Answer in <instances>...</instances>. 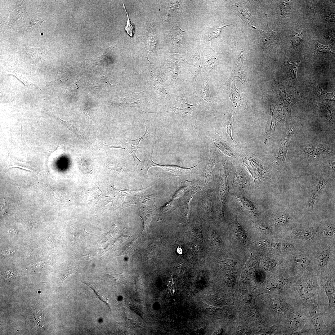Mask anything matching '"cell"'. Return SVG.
<instances>
[{"instance_id": "21", "label": "cell", "mask_w": 335, "mask_h": 335, "mask_svg": "<svg viewBox=\"0 0 335 335\" xmlns=\"http://www.w3.org/2000/svg\"><path fill=\"white\" fill-rule=\"evenodd\" d=\"M246 181L245 176L241 170H237L234 177V183L243 189L246 183Z\"/></svg>"}, {"instance_id": "14", "label": "cell", "mask_w": 335, "mask_h": 335, "mask_svg": "<svg viewBox=\"0 0 335 335\" xmlns=\"http://www.w3.org/2000/svg\"><path fill=\"white\" fill-rule=\"evenodd\" d=\"M324 288L328 299L329 307H334L335 286L333 282L331 280L327 281L325 284Z\"/></svg>"}, {"instance_id": "32", "label": "cell", "mask_w": 335, "mask_h": 335, "mask_svg": "<svg viewBox=\"0 0 335 335\" xmlns=\"http://www.w3.org/2000/svg\"><path fill=\"white\" fill-rule=\"evenodd\" d=\"M315 49L317 51L319 52L321 51L325 53L331 52V51L329 49L328 46H324L323 45H320L319 44H318L316 45Z\"/></svg>"}, {"instance_id": "22", "label": "cell", "mask_w": 335, "mask_h": 335, "mask_svg": "<svg viewBox=\"0 0 335 335\" xmlns=\"http://www.w3.org/2000/svg\"><path fill=\"white\" fill-rule=\"evenodd\" d=\"M108 281L114 284H119L123 283L125 280L124 273L112 274L107 276Z\"/></svg>"}, {"instance_id": "20", "label": "cell", "mask_w": 335, "mask_h": 335, "mask_svg": "<svg viewBox=\"0 0 335 335\" xmlns=\"http://www.w3.org/2000/svg\"><path fill=\"white\" fill-rule=\"evenodd\" d=\"M212 140L214 142L215 145L224 154L229 156L232 155V153L231 150L224 141L215 138L213 139Z\"/></svg>"}, {"instance_id": "39", "label": "cell", "mask_w": 335, "mask_h": 335, "mask_svg": "<svg viewBox=\"0 0 335 335\" xmlns=\"http://www.w3.org/2000/svg\"><path fill=\"white\" fill-rule=\"evenodd\" d=\"M333 231L331 229H326L324 232V235L327 237L331 236L333 235Z\"/></svg>"}, {"instance_id": "12", "label": "cell", "mask_w": 335, "mask_h": 335, "mask_svg": "<svg viewBox=\"0 0 335 335\" xmlns=\"http://www.w3.org/2000/svg\"><path fill=\"white\" fill-rule=\"evenodd\" d=\"M329 180L326 178L322 177L319 180L312 194L309 203V206L313 208L315 201L319 198L326 185Z\"/></svg>"}, {"instance_id": "38", "label": "cell", "mask_w": 335, "mask_h": 335, "mask_svg": "<svg viewBox=\"0 0 335 335\" xmlns=\"http://www.w3.org/2000/svg\"><path fill=\"white\" fill-rule=\"evenodd\" d=\"M317 1H309L307 3L308 7L312 11H313L314 12Z\"/></svg>"}, {"instance_id": "43", "label": "cell", "mask_w": 335, "mask_h": 335, "mask_svg": "<svg viewBox=\"0 0 335 335\" xmlns=\"http://www.w3.org/2000/svg\"><path fill=\"white\" fill-rule=\"evenodd\" d=\"M19 167V168H23V169H25V170H30V171H32V170H30V169H28V168H24V167H21V166H11V167Z\"/></svg>"}, {"instance_id": "30", "label": "cell", "mask_w": 335, "mask_h": 335, "mask_svg": "<svg viewBox=\"0 0 335 335\" xmlns=\"http://www.w3.org/2000/svg\"><path fill=\"white\" fill-rule=\"evenodd\" d=\"M234 261L230 259H226L221 262V266L224 269L229 270L234 266Z\"/></svg>"}, {"instance_id": "23", "label": "cell", "mask_w": 335, "mask_h": 335, "mask_svg": "<svg viewBox=\"0 0 335 335\" xmlns=\"http://www.w3.org/2000/svg\"><path fill=\"white\" fill-rule=\"evenodd\" d=\"M123 7L126 13L127 20L126 23V25L125 27V30L127 32V34H128L130 37H132L133 36V34H134V27L133 25L132 24L131 22L130 21L128 15L127 13L126 10L125 9V7L123 3Z\"/></svg>"}, {"instance_id": "34", "label": "cell", "mask_w": 335, "mask_h": 335, "mask_svg": "<svg viewBox=\"0 0 335 335\" xmlns=\"http://www.w3.org/2000/svg\"><path fill=\"white\" fill-rule=\"evenodd\" d=\"M188 232L191 233L193 235L196 236L198 238L200 239L203 238L202 234L201 231L199 230L194 228Z\"/></svg>"}, {"instance_id": "35", "label": "cell", "mask_w": 335, "mask_h": 335, "mask_svg": "<svg viewBox=\"0 0 335 335\" xmlns=\"http://www.w3.org/2000/svg\"><path fill=\"white\" fill-rule=\"evenodd\" d=\"M254 227L259 231L263 233H268L270 232V230L267 227L261 225H256Z\"/></svg>"}, {"instance_id": "42", "label": "cell", "mask_w": 335, "mask_h": 335, "mask_svg": "<svg viewBox=\"0 0 335 335\" xmlns=\"http://www.w3.org/2000/svg\"><path fill=\"white\" fill-rule=\"evenodd\" d=\"M44 264V262H40L37 263L36 264H34V265L31 266H30V267H33V268L34 267V268H36V267H39L40 266H42Z\"/></svg>"}, {"instance_id": "27", "label": "cell", "mask_w": 335, "mask_h": 335, "mask_svg": "<svg viewBox=\"0 0 335 335\" xmlns=\"http://www.w3.org/2000/svg\"><path fill=\"white\" fill-rule=\"evenodd\" d=\"M299 62L300 61L296 63H290L289 61H287V65L289 72L292 78H296V72Z\"/></svg>"}, {"instance_id": "24", "label": "cell", "mask_w": 335, "mask_h": 335, "mask_svg": "<svg viewBox=\"0 0 335 335\" xmlns=\"http://www.w3.org/2000/svg\"><path fill=\"white\" fill-rule=\"evenodd\" d=\"M231 25L224 26L220 27H216L211 29L209 35V40H211L214 38H217L221 39L220 34L221 31L224 27L230 26Z\"/></svg>"}, {"instance_id": "41", "label": "cell", "mask_w": 335, "mask_h": 335, "mask_svg": "<svg viewBox=\"0 0 335 335\" xmlns=\"http://www.w3.org/2000/svg\"><path fill=\"white\" fill-rule=\"evenodd\" d=\"M4 277L6 278H9L10 277H12L13 274L12 272L10 271H7L3 274Z\"/></svg>"}, {"instance_id": "4", "label": "cell", "mask_w": 335, "mask_h": 335, "mask_svg": "<svg viewBox=\"0 0 335 335\" xmlns=\"http://www.w3.org/2000/svg\"><path fill=\"white\" fill-rule=\"evenodd\" d=\"M196 86L195 89L196 95L198 96L199 101L203 106H210L213 105V100L210 90L208 81L207 77L199 74L195 83Z\"/></svg>"}, {"instance_id": "13", "label": "cell", "mask_w": 335, "mask_h": 335, "mask_svg": "<svg viewBox=\"0 0 335 335\" xmlns=\"http://www.w3.org/2000/svg\"><path fill=\"white\" fill-rule=\"evenodd\" d=\"M242 64L243 62L236 60L234 62V69L232 70L231 74L234 77L238 78L243 85H248L242 68Z\"/></svg>"}, {"instance_id": "40", "label": "cell", "mask_w": 335, "mask_h": 335, "mask_svg": "<svg viewBox=\"0 0 335 335\" xmlns=\"http://www.w3.org/2000/svg\"><path fill=\"white\" fill-rule=\"evenodd\" d=\"M325 19V20L327 22L330 21L334 22V16H332V15L328 16L326 17Z\"/></svg>"}, {"instance_id": "29", "label": "cell", "mask_w": 335, "mask_h": 335, "mask_svg": "<svg viewBox=\"0 0 335 335\" xmlns=\"http://www.w3.org/2000/svg\"><path fill=\"white\" fill-rule=\"evenodd\" d=\"M287 219L286 216L284 214H280L276 216L274 219V223L276 225H282L287 223Z\"/></svg>"}, {"instance_id": "10", "label": "cell", "mask_w": 335, "mask_h": 335, "mask_svg": "<svg viewBox=\"0 0 335 335\" xmlns=\"http://www.w3.org/2000/svg\"><path fill=\"white\" fill-rule=\"evenodd\" d=\"M234 121L233 112L230 111L226 122L224 123L221 132L225 136L227 140L230 142L238 144L233 138L231 135L232 125Z\"/></svg>"}, {"instance_id": "37", "label": "cell", "mask_w": 335, "mask_h": 335, "mask_svg": "<svg viewBox=\"0 0 335 335\" xmlns=\"http://www.w3.org/2000/svg\"><path fill=\"white\" fill-rule=\"evenodd\" d=\"M299 233L300 236V237L304 238H309L311 236V233L307 231L301 232Z\"/></svg>"}, {"instance_id": "19", "label": "cell", "mask_w": 335, "mask_h": 335, "mask_svg": "<svg viewBox=\"0 0 335 335\" xmlns=\"http://www.w3.org/2000/svg\"><path fill=\"white\" fill-rule=\"evenodd\" d=\"M324 149L319 147H307L304 148L303 150L310 155L316 157L327 153V151Z\"/></svg>"}, {"instance_id": "8", "label": "cell", "mask_w": 335, "mask_h": 335, "mask_svg": "<svg viewBox=\"0 0 335 335\" xmlns=\"http://www.w3.org/2000/svg\"><path fill=\"white\" fill-rule=\"evenodd\" d=\"M138 215L143 222V228L141 233L146 235L148 234L149 227L154 216V208L150 206L142 208L140 209Z\"/></svg>"}, {"instance_id": "6", "label": "cell", "mask_w": 335, "mask_h": 335, "mask_svg": "<svg viewBox=\"0 0 335 335\" xmlns=\"http://www.w3.org/2000/svg\"><path fill=\"white\" fill-rule=\"evenodd\" d=\"M148 128H147L145 125V130L144 134L141 137L135 140H125L123 144L120 146H107L109 148H118L125 150L132 157L135 164H138L141 161L137 157L136 152L137 150L139 148H141L139 145L140 141L146 137V135L148 133Z\"/></svg>"}, {"instance_id": "36", "label": "cell", "mask_w": 335, "mask_h": 335, "mask_svg": "<svg viewBox=\"0 0 335 335\" xmlns=\"http://www.w3.org/2000/svg\"><path fill=\"white\" fill-rule=\"evenodd\" d=\"M75 272V270L72 268H68L66 269L64 272L63 275V280H65L66 278L70 275L73 274Z\"/></svg>"}, {"instance_id": "25", "label": "cell", "mask_w": 335, "mask_h": 335, "mask_svg": "<svg viewBox=\"0 0 335 335\" xmlns=\"http://www.w3.org/2000/svg\"><path fill=\"white\" fill-rule=\"evenodd\" d=\"M302 34L301 30H296L291 37V41L293 47L298 45L302 40Z\"/></svg>"}, {"instance_id": "17", "label": "cell", "mask_w": 335, "mask_h": 335, "mask_svg": "<svg viewBox=\"0 0 335 335\" xmlns=\"http://www.w3.org/2000/svg\"><path fill=\"white\" fill-rule=\"evenodd\" d=\"M237 199L241 205L252 215H255L256 214L255 208L250 201L247 198L242 197H237Z\"/></svg>"}, {"instance_id": "11", "label": "cell", "mask_w": 335, "mask_h": 335, "mask_svg": "<svg viewBox=\"0 0 335 335\" xmlns=\"http://www.w3.org/2000/svg\"><path fill=\"white\" fill-rule=\"evenodd\" d=\"M154 202L153 197L148 194H141L136 196L129 201L124 203L122 208L137 204H146L151 205H153Z\"/></svg>"}, {"instance_id": "45", "label": "cell", "mask_w": 335, "mask_h": 335, "mask_svg": "<svg viewBox=\"0 0 335 335\" xmlns=\"http://www.w3.org/2000/svg\"><path fill=\"white\" fill-rule=\"evenodd\" d=\"M21 130H22V127H21V136H22V131H21Z\"/></svg>"}, {"instance_id": "16", "label": "cell", "mask_w": 335, "mask_h": 335, "mask_svg": "<svg viewBox=\"0 0 335 335\" xmlns=\"http://www.w3.org/2000/svg\"><path fill=\"white\" fill-rule=\"evenodd\" d=\"M298 288L301 296L305 299H309L314 296L312 288L309 284L302 283L299 285Z\"/></svg>"}, {"instance_id": "2", "label": "cell", "mask_w": 335, "mask_h": 335, "mask_svg": "<svg viewBox=\"0 0 335 335\" xmlns=\"http://www.w3.org/2000/svg\"><path fill=\"white\" fill-rule=\"evenodd\" d=\"M153 151L146 155L144 161L141 162L140 168L143 174L147 176L148 171L151 167L156 166L161 168L166 171L169 172L176 175H183L191 172L195 166L190 168H183L178 166L165 165L158 164L153 161L152 154Z\"/></svg>"}, {"instance_id": "26", "label": "cell", "mask_w": 335, "mask_h": 335, "mask_svg": "<svg viewBox=\"0 0 335 335\" xmlns=\"http://www.w3.org/2000/svg\"><path fill=\"white\" fill-rule=\"evenodd\" d=\"M329 257V252L325 250L323 252L319 262V266L321 268H324L327 263Z\"/></svg>"}, {"instance_id": "3", "label": "cell", "mask_w": 335, "mask_h": 335, "mask_svg": "<svg viewBox=\"0 0 335 335\" xmlns=\"http://www.w3.org/2000/svg\"><path fill=\"white\" fill-rule=\"evenodd\" d=\"M231 75L228 80L221 87L229 96L232 105L235 109H239L243 107L244 103L247 104L246 97L240 92L235 86L234 78Z\"/></svg>"}, {"instance_id": "44", "label": "cell", "mask_w": 335, "mask_h": 335, "mask_svg": "<svg viewBox=\"0 0 335 335\" xmlns=\"http://www.w3.org/2000/svg\"><path fill=\"white\" fill-rule=\"evenodd\" d=\"M177 252L180 254H181L182 253V250L180 248H178L177 250Z\"/></svg>"}, {"instance_id": "18", "label": "cell", "mask_w": 335, "mask_h": 335, "mask_svg": "<svg viewBox=\"0 0 335 335\" xmlns=\"http://www.w3.org/2000/svg\"><path fill=\"white\" fill-rule=\"evenodd\" d=\"M252 27L257 29L259 32L262 42L263 43L264 46L265 47L269 45L272 42L275 38L274 34L272 33V32L270 33H267L266 32L258 28H256L253 27Z\"/></svg>"}, {"instance_id": "33", "label": "cell", "mask_w": 335, "mask_h": 335, "mask_svg": "<svg viewBox=\"0 0 335 335\" xmlns=\"http://www.w3.org/2000/svg\"><path fill=\"white\" fill-rule=\"evenodd\" d=\"M263 267L266 271L269 270L274 266V263L271 260H266L263 264Z\"/></svg>"}, {"instance_id": "1", "label": "cell", "mask_w": 335, "mask_h": 335, "mask_svg": "<svg viewBox=\"0 0 335 335\" xmlns=\"http://www.w3.org/2000/svg\"><path fill=\"white\" fill-rule=\"evenodd\" d=\"M203 106L201 104H189L183 93V89L179 91L174 106L170 107L176 117L183 122L195 125L198 115Z\"/></svg>"}, {"instance_id": "28", "label": "cell", "mask_w": 335, "mask_h": 335, "mask_svg": "<svg viewBox=\"0 0 335 335\" xmlns=\"http://www.w3.org/2000/svg\"><path fill=\"white\" fill-rule=\"evenodd\" d=\"M303 324V321L302 319L296 317L291 320L290 324L292 328L296 330L301 327Z\"/></svg>"}, {"instance_id": "5", "label": "cell", "mask_w": 335, "mask_h": 335, "mask_svg": "<svg viewBox=\"0 0 335 335\" xmlns=\"http://www.w3.org/2000/svg\"><path fill=\"white\" fill-rule=\"evenodd\" d=\"M295 130L294 125L286 129L275 154L278 163L284 168L286 167L285 159L289 143Z\"/></svg>"}, {"instance_id": "7", "label": "cell", "mask_w": 335, "mask_h": 335, "mask_svg": "<svg viewBox=\"0 0 335 335\" xmlns=\"http://www.w3.org/2000/svg\"><path fill=\"white\" fill-rule=\"evenodd\" d=\"M212 49H205L204 51L205 57L203 67L201 72V74L207 77L213 68L214 67L221 64L218 56Z\"/></svg>"}, {"instance_id": "9", "label": "cell", "mask_w": 335, "mask_h": 335, "mask_svg": "<svg viewBox=\"0 0 335 335\" xmlns=\"http://www.w3.org/2000/svg\"><path fill=\"white\" fill-rule=\"evenodd\" d=\"M230 169L227 165H224L221 175L220 194L221 205L223 208L226 195L228 193V187L226 184V177L230 173Z\"/></svg>"}, {"instance_id": "15", "label": "cell", "mask_w": 335, "mask_h": 335, "mask_svg": "<svg viewBox=\"0 0 335 335\" xmlns=\"http://www.w3.org/2000/svg\"><path fill=\"white\" fill-rule=\"evenodd\" d=\"M323 313L316 311L312 314V320L317 333L321 332L325 326L323 319Z\"/></svg>"}, {"instance_id": "31", "label": "cell", "mask_w": 335, "mask_h": 335, "mask_svg": "<svg viewBox=\"0 0 335 335\" xmlns=\"http://www.w3.org/2000/svg\"><path fill=\"white\" fill-rule=\"evenodd\" d=\"M310 261L306 258H302L296 261L297 267L300 269H303L307 267L310 264Z\"/></svg>"}]
</instances>
